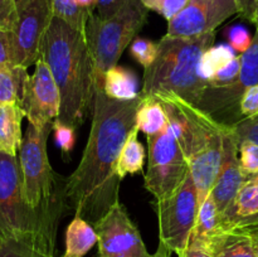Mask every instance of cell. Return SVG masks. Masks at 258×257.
<instances>
[{"instance_id":"cell-1","label":"cell","mask_w":258,"mask_h":257,"mask_svg":"<svg viewBox=\"0 0 258 257\" xmlns=\"http://www.w3.org/2000/svg\"><path fill=\"white\" fill-rule=\"evenodd\" d=\"M141 95L134 100L108 97L95 88L92 125L82 159L67 178L66 199L75 213L95 226L117 202L120 183L117 165L121 150L136 127Z\"/></svg>"},{"instance_id":"cell-2","label":"cell","mask_w":258,"mask_h":257,"mask_svg":"<svg viewBox=\"0 0 258 257\" xmlns=\"http://www.w3.org/2000/svg\"><path fill=\"white\" fill-rule=\"evenodd\" d=\"M39 58L49 67L60 95L59 120L77 130L95 98L93 62L86 34L53 18L40 45Z\"/></svg>"},{"instance_id":"cell-3","label":"cell","mask_w":258,"mask_h":257,"mask_svg":"<svg viewBox=\"0 0 258 257\" xmlns=\"http://www.w3.org/2000/svg\"><path fill=\"white\" fill-rule=\"evenodd\" d=\"M214 39L216 32L193 38L164 35L155 60L145 68L141 96L175 93L197 105L208 86L199 75V63Z\"/></svg>"},{"instance_id":"cell-4","label":"cell","mask_w":258,"mask_h":257,"mask_svg":"<svg viewBox=\"0 0 258 257\" xmlns=\"http://www.w3.org/2000/svg\"><path fill=\"white\" fill-rule=\"evenodd\" d=\"M63 209H35L23 194L17 156L0 151V238L24 233H42L57 238Z\"/></svg>"},{"instance_id":"cell-5","label":"cell","mask_w":258,"mask_h":257,"mask_svg":"<svg viewBox=\"0 0 258 257\" xmlns=\"http://www.w3.org/2000/svg\"><path fill=\"white\" fill-rule=\"evenodd\" d=\"M148 14L140 0H128L110 19H101L95 13L88 18L86 39L93 62L95 88L103 90L105 73L117 66L123 50L146 24Z\"/></svg>"},{"instance_id":"cell-6","label":"cell","mask_w":258,"mask_h":257,"mask_svg":"<svg viewBox=\"0 0 258 257\" xmlns=\"http://www.w3.org/2000/svg\"><path fill=\"white\" fill-rule=\"evenodd\" d=\"M52 125L37 128L28 123L19 149V168L23 194L35 209H64L67 179L58 175L50 165L47 141Z\"/></svg>"},{"instance_id":"cell-7","label":"cell","mask_w":258,"mask_h":257,"mask_svg":"<svg viewBox=\"0 0 258 257\" xmlns=\"http://www.w3.org/2000/svg\"><path fill=\"white\" fill-rule=\"evenodd\" d=\"M148 138L149 163L144 179L146 190L156 201L173 196L190 173L189 161L170 126Z\"/></svg>"},{"instance_id":"cell-8","label":"cell","mask_w":258,"mask_h":257,"mask_svg":"<svg viewBox=\"0 0 258 257\" xmlns=\"http://www.w3.org/2000/svg\"><path fill=\"white\" fill-rule=\"evenodd\" d=\"M154 97L163 106L169 126L188 161L212 141L221 138L228 127L218 123L198 106L175 93H158Z\"/></svg>"},{"instance_id":"cell-9","label":"cell","mask_w":258,"mask_h":257,"mask_svg":"<svg viewBox=\"0 0 258 257\" xmlns=\"http://www.w3.org/2000/svg\"><path fill=\"white\" fill-rule=\"evenodd\" d=\"M154 206L159 221V243L179 254L188 247L199 209L190 173L173 196L156 201Z\"/></svg>"},{"instance_id":"cell-10","label":"cell","mask_w":258,"mask_h":257,"mask_svg":"<svg viewBox=\"0 0 258 257\" xmlns=\"http://www.w3.org/2000/svg\"><path fill=\"white\" fill-rule=\"evenodd\" d=\"M252 44L241 54V73L234 83L223 87L207 86L196 106L223 126L236 125L243 120L239 110L241 97L247 88L258 85V25Z\"/></svg>"},{"instance_id":"cell-11","label":"cell","mask_w":258,"mask_h":257,"mask_svg":"<svg viewBox=\"0 0 258 257\" xmlns=\"http://www.w3.org/2000/svg\"><path fill=\"white\" fill-rule=\"evenodd\" d=\"M93 227L98 238V257H170L171 252L161 243L155 253L146 249L140 231L121 202Z\"/></svg>"},{"instance_id":"cell-12","label":"cell","mask_w":258,"mask_h":257,"mask_svg":"<svg viewBox=\"0 0 258 257\" xmlns=\"http://www.w3.org/2000/svg\"><path fill=\"white\" fill-rule=\"evenodd\" d=\"M53 18L52 0H17V23L10 32L15 66L35 65Z\"/></svg>"},{"instance_id":"cell-13","label":"cell","mask_w":258,"mask_h":257,"mask_svg":"<svg viewBox=\"0 0 258 257\" xmlns=\"http://www.w3.org/2000/svg\"><path fill=\"white\" fill-rule=\"evenodd\" d=\"M234 14H238L237 0H188L184 9L168 23L165 35L193 38L213 33Z\"/></svg>"},{"instance_id":"cell-14","label":"cell","mask_w":258,"mask_h":257,"mask_svg":"<svg viewBox=\"0 0 258 257\" xmlns=\"http://www.w3.org/2000/svg\"><path fill=\"white\" fill-rule=\"evenodd\" d=\"M20 106L30 125L37 128L52 125L59 117L60 95L47 63L38 58L34 73L25 83Z\"/></svg>"},{"instance_id":"cell-15","label":"cell","mask_w":258,"mask_h":257,"mask_svg":"<svg viewBox=\"0 0 258 257\" xmlns=\"http://www.w3.org/2000/svg\"><path fill=\"white\" fill-rule=\"evenodd\" d=\"M246 179L239 164V143L234 135L233 128L227 127L223 133L222 165L211 191L212 198L216 202L221 214L228 209Z\"/></svg>"},{"instance_id":"cell-16","label":"cell","mask_w":258,"mask_h":257,"mask_svg":"<svg viewBox=\"0 0 258 257\" xmlns=\"http://www.w3.org/2000/svg\"><path fill=\"white\" fill-rule=\"evenodd\" d=\"M223 158V135L189 159L190 175L198 194V206L211 194Z\"/></svg>"},{"instance_id":"cell-17","label":"cell","mask_w":258,"mask_h":257,"mask_svg":"<svg viewBox=\"0 0 258 257\" xmlns=\"http://www.w3.org/2000/svg\"><path fill=\"white\" fill-rule=\"evenodd\" d=\"M55 239L42 233H24L0 239V257H55Z\"/></svg>"},{"instance_id":"cell-18","label":"cell","mask_w":258,"mask_h":257,"mask_svg":"<svg viewBox=\"0 0 258 257\" xmlns=\"http://www.w3.org/2000/svg\"><path fill=\"white\" fill-rule=\"evenodd\" d=\"M226 231L222 222V214L217 208L216 202L209 194L201 204L197 214L196 226L191 232L188 246L208 249L217 236Z\"/></svg>"},{"instance_id":"cell-19","label":"cell","mask_w":258,"mask_h":257,"mask_svg":"<svg viewBox=\"0 0 258 257\" xmlns=\"http://www.w3.org/2000/svg\"><path fill=\"white\" fill-rule=\"evenodd\" d=\"M258 213V178L248 176L234 201L222 214L224 229H232L243 219Z\"/></svg>"},{"instance_id":"cell-20","label":"cell","mask_w":258,"mask_h":257,"mask_svg":"<svg viewBox=\"0 0 258 257\" xmlns=\"http://www.w3.org/2000/svg\"><path fill=\"white\" fill-rule=\"evenodd\" d=\"M25 112L18 103L0 106V151L17 156L23 141L22 121Z\"/></svg>"},{"instance_id":"cell-21","label":"cell","mask_w":258,"mask_h":257,"mask_svg":"<svg viewBox=\"0 0 258 257\" xmlns=\"http://www.w3.org/2000/svg\"><path fill=\"white\" fill-rule=\"evenodd\" d=\"M209 252L214 257H257L251 236L243 228L222 232L213 239Z\"/></svg>"},{"instance_id":"cell-22","label":"cell","mask_w":258,"mask_h":257,"mask_svg":"<svg viewBox=\"0 0 258 257\" xmlns=\"http://www.w3.org/2000/svg\"><path fill=\"white\" fill-rule=\"evenodd\" d=\"M97 233L90 222L75 217L64 234V253L62 257H85L97 243Z\"/></svg>"},{"instance_id":"cell-23","label":"cell","mask_w":258,"mask_h":257,"mask_svg":"<svg viewBox=\"0 0 258 257\" xmlns=\"http://www.w3.org/2000/svg\"><path fill=\"white\" fill-rule=\"evenodd\" d=\"M103 92L113 100L128 101L139 97L138 78L131 71L115 66L105 73L103 77Z\"/></svg>"},{"instance_id":"cell-24","label":"cell","mask_w":258,"mask_h":257,"mask_svg":"<svg viewBox=\"0 0 258 257\" xmlns=\"http://www.w3.org/2000/svg\"><path fill=\"white\" fill-rule=\"evenodd\" d=\"M166 126L168 117L161 103L154 96H141L136 112V127L146 136H151L163 131Z\"/></svg>"},{"instance_id":"cell-25","label":"cell","mask_w":258,"mask_h":257,"mask_svg":"<svg viewBox=\"0 0 258 257\" xmlns=\"http://www.w3.org/2000/svg\"><path fill=\"white\" fill-rule=\"evenodd\" d=\"M28 68L15 66L13 68H0V106L20 105L25 83L29 75Z\"/></svg>"},{"instance_id":"cell-26","label":"cell","mask_w":258,"mask_h":257,"mask_svg":"<svg viewBox=\"0 0 258 257\" xmlns=\"http://www.w3.org/2000/svg\"><path fill=\"white\" fill-rule=\"evenodd\" d=\"M139 128L135 127L126 139L123 148L121 150L120 159H118L117 174L118 178L122 180L128 174L141 173L144 169L145 161V149L143 144L139 141Z\"/></svg>"},{"instance_id":"cell-27","label":"cell","mask_w":258,"mask_h":257,"mask_svg":"<svg viewBox=\"0 0 258 257\" xmlns=\"http://www.w3.org/2000/svg\"><path fill=\"white\" fill-rule=\"evenodd\" d=\"M236 57L231 45H212L203 53L199 63V75L204 81L209 82L217 72Z\"/></svg>"},{"instance_id":"cell-28","label":"cell","mask_w":258,"mask_h":257,"mask_svg":"<svg viewBox=\"0 0 258 257\" xmlns=\"http://www.w3.org/2000/svg\"><path fill=\"white\" fill-rule=\"evenodd\" d=\"M52 5L55 18L64 20L71 27L86 34L88 18L92 14L81 8L77 0H52Z\"/></svg>"},{"instance_id":"cell-29","label":"cell","mask_w":258,"mask_h":257,"mask_svg":"<svg viewBox=\"0 0 258 257\" xmlns=\"http://www.w3.org/2000/svg\"><path fill=\"white\" fill-rule=\"evenodd\" d=\"M158 43L146 38L136 37L130 44V54L144 68H148L153 65L158 55Z\"/></svg>"},{"instance_id":"cell-30","label":"cell","mask_w":258,"mask_h":257,"mask_svg":"<svg viewBox=\"0 0 258 257\" xmlns=\"http://www.w3.org/2000/svg\"><path fill=\"white\" fill-rule=\"evenodd\" d=\"M52 131L55 144L60 149L63 156H70L75 149L76 128L57 118L52 122Z\"/></svg>"},{"instance_id":"cell-31","label":"cell","mask_w":258,"mask_h":257,"mask_svg":"<svg viewBox=\"0 0 258 257\" xmlns=\"http://www.w3.org/2000/svg\"><path fill=\"white\" fill-rule=\"evenodd\" d=\"M140 2L146 9L158 13L164 19L168 20V23L173 20L188 4V0H140Z\"/></svg>"},{"instance_id":"cell-32","label":"cell","mask_w":258,"mask_h":257,"mask_svg":"<svg viewBox=\"0 0 258 257\" xmlns=\"http://www.w3.org/2000/svg\"><path fill=\"white\" fill-rule=\"evenodd\" d=\"M239 164L246 178L258 173V144L253 141L239 143Z\"/></svg>"},{"instance_id":"cell-33","label":"cell","mask_w":258,"mask_h":257,"mask_svg":"<svg viewBox=\"0 0 258 257\" xmlns=\"http://www.w3.org/2000/svg\"><path fill=\"white\" fill-rule=\"evenodd\" d=\"M241 55H236L231 62L227 63L223 68L218 71L208 82V85L213 87H223V86L232 85L237 81L241 73Z\"/></svg>"},{"instance_id":"cell-34","label":"cell","mask_w":258,"mask_h":257,"mask_svg":"<svg viewBox=\"0 0 258 257\" xmlns=\"http://www.w3.org/2000/svg\"><path fill=\"white\" fill-rule=\"evenodd\" d=\"M227 38H228V43L233 48V50H237L241 54L251 47L252 40H253L248 30L242 25H234V27L229 28L227 32Z\"/></svg>"},{"instance_id":"cell-35","label":"cell","mask_w":258,"mask_h":257,"mask_svg":"<svg viewBox=\"0 0 258 257\" xmlns=\"http://www.w3.org/2000/svg\"><path fill=\"white\" fill-rule=\"evenodd\" d=\"M238 143L242 141H253L258 144V117L243 118L242 121L232 126Z\"/></svg>"},{"instance_id":"cell-36","label":"cell","mask_w":258,"mask_h":257,"mask_svg":"<svg viewBox=\"0 0 258 257\" xmlns=\"http://www.w3.org/2000/svg\"><path fill=\"white\" fill-rule=\"evenodd\" d=\"M239 110L243 118L258 117V85L244 91L239 102Z\"/></svg>"},{"instance_id":"cell-37","label":"cell","mask_w":258,"mask_h":257,"mask_svg":"<svg viewBox=\"0 0 258 257\" xmlns=\"http://www.w3.org/2000/svg\"><path fill=\"white\" fill-rule=\"evenodd\" d=\"M17 23V0H0V30L13 32Z\"/></svg>"},{"instance_id":"cell-38","label":"cell","mask_w":258,"mask_h":257,"mask_svg":"<svg viewBox=\"0 0 258 257\" xmlns=\"http://www.w3.org/2000/svg\"><path fill=\"white\" fill-rule=\"evenodd\" d=\"M15 67L12 33L0 30V68Z\"/></svg>"},{"instance_id":"cell-39","label":"cell","mask_w":258,"mask_h":257,"mask_svg":"<svg viewBox=\"0 0 258 257\" xmlns=\"http://www.w3.org/2000/svg\"><path fill=\"white\" fill-rule=\"evenodd\" d=\"M128 0H96V10L101 19H110L117 14Z\"/></svg>"},{"instance_id":"cell-40","label":"cell","mask_w":258,"mask_h":257,"mask_svg":"<svg viewBox=\"0 0 258 257\" xmlns=\"http://www.w3.org/2000/svg\"><path fill=\"white\" fill-rule=\"evenodd\" d=\"M257 2L258 0H237V3H238V14L246 18V19H249Z\"/></svg>"},{"instance_id":"cell-41","label":"cell","mask_w":258,"mask_h":257,"mask_svg":"<svg viewBox=\"0 0 258 257\" xmlns=\"http://www.w3.org/2000/svg\"><path fill=\"white\" fill-rule=\"evenodd\" d=\"M178 257H214L208 249L199 248V247L188 246L184 251L178 254Z\"/></svg>"},{"instance_id":"cell-42","label":"cell","mask_w":258,"mask_h":257,"mask_svg":"<svg viewBox=\"0 0 258 257\" xmlns=\"http://www.w3.org/2000/svg\"><path fill=\"white\" fill-rule=\"evenodd\" d=\"M238 228H243L248 232L249 236H251L252 238V242H253L254 249H256V254L258 257V224H254V226H249V227H238Z\"/></svg>"},{"instance_id":"cell-43","label":"cell","mask_w":258,"mask_h":257,"mask_svg":"<svg viewBox=\"0 0 258 257\" xmlns=\"http://www.w3.org/2000/svg\"><path fill=\"white\" fill-rule=\"evenodd\" d=\"M78 4L81 5V8L86 10L90 14H93L96 9V0H77Z\"/></svg>"},{"instance_id":"cell-44","label":"cell","mask_w":258,"mask_h":257,"mask_svg":"<svg viewBox=\"0 0 258 257\" xmlns=\"http://www.w3.org/2000/svg\"><path fill=\"white\" fill-rule=\"evenodd\" d=\"M254 224H258V213L254 214V216L248 217V218L243 219L241 223L237 224L234 228H238V227H249V226H254Z\"/></svg>"},{"instance_id":"cell-45","label":"cell","mask_w":258,"mask_h":257,"mask_svg":"<svg viewBox=\"0 0 258 257\" xmlns=\"http://www.w3.org/2000/svg\"><path fill=\"white\" fill-rule=\"evenodd\" d=\"M248 20H249V22L254 23V24H256V25H258V2H257L256 7H254L253 12H252L251 17H249Z\"/></svg>"},{"instance_id":"cell-46","label":"cell","mask_w":258,"mask_h":257,"mask_svg":"<svg viewBox=\"0 0 258 257\" xmlns=\"http://www.w3.org/2000/svg\"><path fill=\"white\" fill-rule=\"evenodd\" d=\"M249 176H252V178H258V173L253 174V175H249ZM247 178H248V176H247Z\"/></svg>"},{"instance_id":"cell-47","label":"cell","mask_w":258,"mask_h":257,"mask_svg":"<svg viewBox=\"0 0 258 257\" xmlns=\"http://www.w3.org/2000/svg\"><path fill=\"white\" fill-rule=\"evenodd\" d=\"M0 239H2V238H0Z\"/></svg>"}]
</instances>
